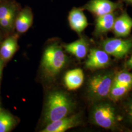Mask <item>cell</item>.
<instances>
[{
	"label": "cell",
	"instance_id": "8fae6325",
	"mask_svg": "<svg viewBox=\"0 0 132 132\" xmlns=\"http://www.w3.org/2000/svg\"><path fill=\"white\" fill-rule=\"evenodd\" d=\"M84 75L80 69H76L68 71L64 77V82L68 90H76L83 84Z\"/></svg>",
	"mask_w": 132,
	"mask_h": 132
},
{
	"label": "cell",
	"instance_id": "9c48e42d",
	"mask_svg": "<svg viewBox=\"0 0 132 132\" xmlns=\"http://www.w3.org/2000/svg\"><path fill=\"white\" fill-rule=\"evenodd\" d=\"M132 28V18L124 11L115 19L112 29L117 37H125L130 34Z\"/></svg>",
	"mask_w": 132,
	"mask_h": 132
},
{
	"label": "cell",
	"instance_id": "ba28073f",
	"mask_svg": "<svg viewBox=\"0 0 132 132\" xmlns=\"http://www.w3.org/2000/svg\"><path fill=\"white\" fill-rule=\"evenodd\" d=\"M80 123V117L78 114L66 117L47 123L42 132H64L71 128L77 126Z\"/></svg>",
	"mask_w": 132,
	"mask_h": 132
},
{
	"label": "cell",
	"instance_id": "ac0fdd59",
	"mask_svg": "<svg viewBox=\"0 0 132 132\" xmlns=\"http://www.w3.org/2000/svg\"><path fill=\"white\" fill-rule=\"evenodd\" d=\"M113 83L119 85H132V73L126 71H121L114 76Z\"/></svg>",
	"mask_w": 132,
	"mask_h": 132
},
{
	"label": "cell",
	"instance_id": "d6986e66",
	"mask_svg": "<svg viewBox=\"0 0 132 132\" xmlns=\"http://www.w3.org/2000/svg\"><path fill=\"white\" fill-rule=\"evenodd\" d=\"M13 14H15V10L13 7L8 6L0 7V20Z\"/></svg>",
	"mask_w": 132,
	"mask_h": 132
},
{
	"label": "cell",
	"instance_id": "5b68a950",
	"mask_svg": "<svg viewBox=\"0 0 132 132\" xmlns=\"http://www.w3.org/2000/svg\"><path fill=\"white\" fill-rule=\"evenodd\" d=\"M103 50L117 58L125 56L132 48V39L108 38L101 43Z\"/></svg>",
	"mask_w": 132,
	"mask_h": 132
},
{
	"label": "cell",
	"instance_id": "44dd1931",
	"mask_svg": "<svg viewBox=\"0 0 132 132\" xmlns=\"http://www.w3.org/2000/svg\"><path fill=\"white\" fill-rule=\"evenodd\" d=\"M127 115L129 120L132 123V100L128 105Z\"/></svg>",
	"mask_w": 132,
	"mask_h": 132
},
{
	"label": "cell",
	"instance_id": "52a82bcc",
	"mask_svg": "<svg viewBox=\"0 0 132 132\" xmlns=\"http://www.w3.org/2000/svg\"><path fill=\"white\" fill-rule=\"evenodd\" d=\"M110 57L104 50L92 48L85 63L86 67L90 70H98L103 69L110 63Z\"/></svg>",
	"mask_w": 132,
	"mask_h": 132
},
{
	"label": "cell",
	"instance_id": "30bf717a",
	"mask_svg": "<svg viewBox=\"0 0 132 132\" xmlns=\"http://www.w3.org/2000/svg\"><path fill=\"white\" fill-rule=\"evenodd\" d=\"M68 19L71 28L77 33H81L88 25L87 19L80 9L75 8L71 10Z\"/></svg>",
	"mask_w": 132,
	"mask_h": 132
},
{
	"label": "cell",
	"instance_id": "7c38bea8",
	"mask_svg": "<svg viewBox=\"0 0 132 132\" xmlns=\"http://www.w3.org/2000/svg\"><path fill=\"white\" fill-rule=\"evenodd\" d=\"M67 52L78 59L84 58L88 52V44L84 38H80L75 42L64 46Z\"/></svg>",
	"mask_w": 132,
	"mask_h": 132
},
{
	"label": "cell",
	"instance_id": "ffe728a7",
	"mask_svg": "<svg viewBox=\"0 0 132 132\" xmlns=\"http://www.w3.org/2000/svg\"><path fill=\"white\" fill-rule=\"evenodd\" d=\"M15 14H11L0 20V25L4 28H9L11 26L14 21Z\"/></svg>",
	"mask_w": 132,
	"mask_h": 132
},
{
	"label": "cell",
	"instance_id": "3957f363",
	"mask_svg": "<svg viewBox=\"0 0 132 132\" xmlns=\"http://www.w3.org/2000/svg\"><path fill=\"white\" fill-rule=\"evenodd\" d=\"M114 75L112 72H104L92 77L89 81L88 92L95 100L104 99L109 96Z\"/></svg>",
	"mask_w": 132,
	"mask_h": 132
},
{
	"label": "cell",
	"instance_id": "8992f818",
	"mask_svg": "<svg viewBox=\"0 0 132 132\" xmlns=\"http://www.w3.org/2000/svg\"><path fill=\"white\" fill-rule=\"evenodd\" d=\"M120 5V4L110 0H91L86 5L85 9L98 17L113 12Z\"/></svg>",
	"mask_w": 132,
	"mask_h": 132
},
{
	"label": "cell",
	"instance_id": "7402d4cb",
	"mask_svg": "<svg viewBox=\"0 0 132 132\" xmlns=\"http://www.w3.org/2000/svg\"><path fill=\"white\" fill-rule=\"evenodd\" d=\"M126 65L128 68L132 69V56L129 59V60L126 62Z\"/></svg>",
	"mask_w": 132,
	"mask_h": 132
},
{
	"label": "cell",
	"instance_id": "cb8c5ba5",
	"mask_svg": "<svg viewBox=\"0 0 132 132\" xmlns=\"http://www.w3.org/2000/svg\"><path fill=\"white\" fill-rule=\"evenodd\" d=\"M126 1L128 3L132 4V0H126Z\"/></svg>",
	"mask_w": 132,
	"mask_h": 132
},
{
	"label": "cell",
	"instance_id": "e0dca14e",
	"mask_svg": "<svg viewBox=\"0 0 132 132\" xmlns=\"http://www.w3.org/2000/svg\"><path fill=\"white\" fill-rule=\"evenodd\" d=\"M14 120L9 113L0 112V132H10L13 128Z\"/></svg>",
	"mask_w": 132,
	"mask_h": 132
},
{
	"label": "cell",
	"instance_id": "277c9868",
	"mask_svg": "<svg viewBox=\"0 0 132 132\" xmlns=\"http://www.w3.org/2000/svg\"><path fill=\"white\" fill-rule=\"evenodd\" d=\"M92 115L94 122L101 127L113 130L117 126V117L115 109L112 104L107 102L96 104Z\"/></svg>",
	"mask_w": 132,
	"mask_h": 132
},
{
	"label": "cell",
	"instance_id": "5bb4252c",
	"mask_svg": "<svg viewBox=\"0 0 132 132\" xmlns=\"http://www.w3.org/2000/svg\"><path fill=\"white\" fill-rule=\"evenodd\" d=\"M33 22V15L31 10L25 9L19 13L15 21V27L20 33H24L31 27Z\"/></svg>",
	"mask_w": 132,
	"mask_h": 132
},
{
	"label": "cell",
	"instance_id": "603a6c76",
	"mask_svg": "<svg viewBox=\"0 0 132 132\" xmlns=\"http://www.w3.org/2000/svg\"><path fill=\"white\" fill-rule=\"evenodd\" d=\"M2 69H3V62H2V59H0V80H1V79Z\"/></svg>",
	"mask_w": 132,
	"mask_h": 132
},
{
	"label": "cell",
	"instance_id": "6da1fadb",
	"mask_svg": "<svg viewBox=\"0 0 132 132\" xmlns=\"http://www.w3.org/2000/svg\"><path fill=\"white\" fill-rule=\"evenodd\" d=\"M73 103L68 96L61 92H53L48 97L45 113V121L49 123L66 117L71 113Z\"/></svg>",
	"mask_w": 132,
	"mask_h": 132
},
{
	"label": "cell",
	"instance_id": "9a60e30c",
	"mask_svg": "<svg viewBox=\"0 0 132 132\" xmlns=\"http://www.w3.org/2000/svg\"><path fill=\"white\" fill-rule=\"evenodd\" d=\"M17 42L14 37H9L3 43L0 48V55L5 60L11 58L16 52Z\"/></svg>",
	"mask_w": 132,
	"mask_h": 132
},
{
	"label": "cell",
	"instance_id": "7a4b0ae2",
	"mask_svg": "<svg viewBox=\"0 0 132 132\" xmlns=\"http://www.w3.org/2000/svg\"><path fill=\"white\" fill-rule=\"evenodd\" d=\"M67 62V57L62 48L52 44L45 50L43 56V69L47 76L53 77L63 69Z\"/></svg>",
	"mask_w": 132,
	"mask_h": 132
},
{
	"label": "cell",
	"instance_id": "2e32d148",
	"mask_svg": "<svg viewBox=\"0 0 132 132\" xmlns=\"http://www.w3.org/2000/svg\"><path fill=\"white\" fill-rule=\"evenodd\" d=\"M132 88V85H119L113 83L108 96L114 101H118L129 92Z\"/></svg>",
	"mask_w": 132,
	"mask_h": 132
},
{
	"label": "cell",
	"instance_id": "4fadbf2b",
	"mask_svg": "<svg viewBox=\"0 0 132 132\" xmlns=\"http://www.w3.org/2000/svg\"><path fill=\"white\" fill-rule=\"evenodd\" d=\"M115 19L113 12L97 17L95 23V32L100 35L111 30L113 28Z\"/></svg>",
	"mask_w": 132,
	"mask_h": 132
}]
</instances>
